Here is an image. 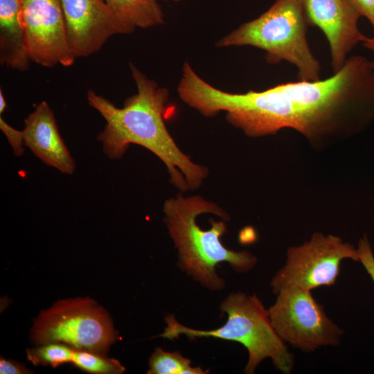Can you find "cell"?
Masks as SVG:
<instances>
[{
    "label": "cell",
    "mask_w": 374,
    "mask_h": 374,
    "mask_svg": "<svg viewBox=\"0 0 374 374\" xmlns=\"http://www.w3.org/2000/svg\"><path fill=\"white\" fill-rule=\"evenodd\" d=\"M244 107L262 136L287 127L308 138L355 131L374 120V67L367 57L353 55L326 79L249 91Z\"/></svg>",
    "instance_id": "1"
},
{
    "label": "cell",
    "mask_w": 374,
    "mask_h": 374,
    "mask_svg": "<svg viewBox=\"0 0 374 374\" xmlns=\"http://www.w3.org/2000/svg\"><path fill=\"white\" fill-rule=\"evenodd\" d=\"M130 66L137 93L127 98L123 107H116L93 90L87 94L89 105L106 122L97 136L103 152L109 159H119L130 144L141 145L163 162L170 181L181 192L199 188L208 170L193 163L169 134L164 123L168 91L132 64Z\"/></svg>",
    "instance_id": "2"
},
{
    "label": "cell",
    "mask_w": 374,
    "mask_h": 374,
    "mask_svg": "<svg viewBox=\"0 0 374 374\" xmlns=\"http://www.w3.org/2000/svg\"><path fill=\"white\" fill-rule=\"evenodd\" d=\"M165 222L169 234L178 250L181 267L193 278L211 290L222 289L224 279L216 273L220 262H226L240 273L254 267L256 257L246 251H235L226 248L220 239L226 232L224 221L211 220V228L202 230L196 224V218L202 213H212L223 220L229 217L216 204L200 196L166 200L163 204Z\"/></svg>",
    "instance_id": "3"
},
{
    "label": "cell",
    "mask_w": 374,
    "mask_h": 374,
    "mask_svg": "<svg viewBox=\"0 0 374 374\" xmlns=\"http://www.w3.org/2000/svg\"><path fill=\"white\" fill-rule=\"evenodd\" d=\"M227 314L222 326L209 330L186 327L177 321L172 314L165 318L166 327L159 335L164 339H174L184 335L193 339L212 337L236 341L243 345L249 355L244 373L253 374L265 359H271L275 368L285 374L290 373L294 366V355L287 344L274 330L268 313L257 296L244 292L229 294L220 305Z\"/></svg>",
    "instance_id": "4"
},
{
    "label": "cell",
    "mask_w": 374,
    "mask_h": 374,
    "mask_svg": "<svg viewBox=\"0 0 374 374\" xmlns=\"http://www.w3.org/2000/svg\"><path fill=\"white\" fill-rule=\"evenodd\" d=\"M310 26L301 0H276L258 17L240 25L217 43V47L250 46L266 52L270 64L286 61L301 81L320 80L321 64L307 39Z\"/></svg>",
    "instance_id": "5"
},
{
    "label": "cell",
    "mask_w": 374,
    "mask_h": 374,
    "mask_svg": "<svg viewBox=\"0 0 374 374\" xmlns=\"http://www.w3.org/2000/svg\"><path fill=\"white\" fill-rule=\"evenodd\" d=\"M37 345L62 343L75 350L105 354L117 339L108 313L89 298L60 300L41 312L30 330Z\"/></svg>",
    "instance_id": "6"
},
{
    "label": "cell",
    "mask_w": 374,
    "mask_h": 374,
    "mask_svg": "<svg viewBox=\"0 0 374 374\" xmlns=\"http://www.w3.org/2000/svg\"><path fill=\"white\" fill-rule=\"evenodd\" d=\"M276 295L267 310L274 330L285 344L306 353L340 344L343 330L328 317L311 291L288 286Z\"/></svg>",
    "instance_id": "7"
},
{
    "label": "cell",
    "mask_w": 374,
    "mask_h": 374,
    "mask_svg": "<svg viewBox=\"0 0 374 374\" xmlns=\"http://www.w3.org/2000/svg\"><path fill=\"white\" fill-rule=\"evenodd\" d=\"M285 264L273 276L271 291L297 287L311 291L333 285L339 275L344 259L359 261L357 249L333 235L314 233L310 240L287 250Z\"/></svg>",
    "instance_id": "8"
},
{
    "label": "cell",
    "mask_w": 374,
    "mask_h": 374,
    "mask_svg": "<svg viewBox=\"0 0 374 374\" xmlns=\"http://www.w3.org/2000/svg\"><path fill=\"white\" fill-rule=\"evenodd\" d=\"M21 19L28 57L41 66L72 65L75 58L60 0H21Z\"/></svg>",
    "instance_id": "9"
},
{
    "label": "cell",
    "mask_w": 374,
    "mask_h": 374,
    "mask_svg": "<svg viewBox=\"0 0 374 374\" xmlns=\"http://www.w3.org/2000/svg\"><path fill=\"white\" fill-rule=\"evenodd\" d=\"M71 48L76 57L98 51L112 36L135 28L119 18L104 0H60Z\"/></svg>",
    "instance_id": "10"
},
{
    "label": "cell",
    "mask_w": 374,
    "mask_h": 374,
    "mask_svg": "<svg viewBox=\"0 0 374 374\" xmlns=\"http://www.w3.org/2000/svg\"><path fill=\"white\" fill-rule=\"evenodd\" d=\"M310 26L319 28L330 46L332 73L345 64L348 54L366 37L358 28L362 17L355 0H301Z\"/></svg>",
    "instance_id": "11"
},
{
    "label": "cell",
    "mask_w": 374,
    "mask_h": 374,
    "mask_svg": "<svg viewBox=\"0 0 374 374\" xmlns=\"http://www.w3.org/2000/svg\"><path fill=\"white\" fill-rule=\"evenodd\" d=\"M24 142L26 148L46 165L66 175H72L75 162L63 141L53 110L40 102L24 120Z\"/></svg>",
    "instance_id": "12"
},
{
    "label": "cell",
    "mask_w": 374,
    "mask_h": 374,
    "mask_svg": "<svg viewBox=\"0 0 374 374\" xmlns=\"http://www.w3.org/2000/svg\"><path fill=\"white\" fill-rule=\"evenodd\" d=\"M21 0H0V62L12 69L26 71L29 67Z\"/></svg>",
    "instance_id": "13"
},
{
    "label": "cell",
    "mask_w": 374,
    "mask_h": 374,
    "mask_svg": "<svg viewBox=\"0 0 374 374\" xmlns=\"http://www.w3.org/2000/svg\"><path fill=\"white\" fill-rule=\"evenodd\" d=\"M112 10L133 28H150L164 23L157 0H104Z\"/></svg>",
    "instance_id": "14"
},
{
    "label": "cell",
    "mask_w": 374,
    "mask_h": 374,
    "mask_svg": "<svg viewBox=\"0 0 374 374\" xmlns=\"http://www.w3.org/2000/svg\"><path fill=\"white\" fill-rule=\"evenodd\" d=\"M200 366H191L189 359L177 352H167L157 348L149 359L148 374H204Z\"/></svg>",
    "instance_id": "15"
},
{
    "label": "cell",
    "mask_w": 374,
    "mask_h": 374,
    "mask_svg": "<svg viewBox=\"0 0 374 374\" xmlns=\"http://www.w3.org/2000/svg\"><path fill=\"white\" fill-rule=\"evenodd\" d=\"M72 363L90 373L121 374L125 371L119 361L109 358L105 354L89 350H75Z\"/></svg>",
    "instance_id": "16"
},
{
    "label": "cell",
    "mask_w": 374,
    "mask_h": 374,
    "mask_svg": "<svg viewBox=\"0 0 374 374\" xmlns=\"http://www.w3.org/2000/svg\"><path fill=\"white\" fill-rule=\"evenodd\" d=\"M75 349L62 343H48L26 350L27 358L35 365L57 367L72 362Z\"/></svg>",
    "instance_id": "17"
},
{
    "label": "cell",
    "mask_w": 374,
    "mask_h": 374,
    "mask_svg": "<svg viewBox=\"0 0 374 374\" xmlns=\"http://www.w3.org/2000/svg\"><path fill=\"white\" fill-rule=\"evenodd\" d=\"M0 129L6 136L13 153L17 157L21 156L24 152V142L23 130H18L10 125L0 114Z\"/></svg>",
    "instance_id": "18"
},
{
    "label": "cell",
    "mask_w": 374,
    "mask_h": 374,
    "mask_svg": "<svg viewBox=\"0 0 374 374\" xmlns=\"http://www.w3.org/2000/svg\"><path fill=\"white\" fill-rule=\"evenodd\" d=\"M357 252L360 262L374 282V254L366 235L358 242Z\"/></svg>",
    "instance_id": "19"
},
{
    "label": "cell",
    "mask_w": 374,
    "mask_h": 374,
    "mask_svg": "<svg viewBox=\"0 0 374 374\" xmlns=\"http://www.w3.org/2000/svg\"><path fill=\"white\" fill-rule=\"evenodd\" d=\"M30 373V370L26 368L23 364H21L13 360H8L1 357V374H24Z\"/></svg>",
    "instance_id": "20"
},
{
    "label": "cell",
    "mask_w": 374,
    "mask_h": 374,
    "mask_svg": "<svg viewBox=\"0 0 374 374\" xmlns=\"http://www.w3.org/2000/svg\"><path fill=\"white\" fill-rule=\"evenodd\" d=\"M362 17H366L374 28V0H355Z\"/></svg>",
    "instance_id": "21"
},
{
    "label": "cell",
    "mask_w": 374,
    "mask_h": 374,
    "mask_svg": "<svg viewBox=\"0 0 374 374\" xmlns=\"http://www.w3.org/2000/svg\"><path fill=\"white\" fill-rule=\"evenodd\" d=\"M362 44L364 48L370 51L374 55V37H366L362 42ZM371 63L374 67V59L371 60Z\"/></svg>",
    "instance_id": "22"
},
{
    "label": "cell",
    "mask_w": 374,
    "mask_h": 374,
    "mask_svg": "<svg viewBox=\"0 0 374 374\" xmlns=\"http://www.w3.org/2000/svg\"><path fill=\"white\" fill-rule=\"evenodd\" d=\"M6 107V102L2 90H0V114L4 112Z\"/></svg>",
    "instance_id": "23"
},
{
    "label": "cell",
    "mask_w": 374,
    "mask_h": 374,
    "mask_svg": "<svg viewBox=\"0 0 374 374\" xmlns=\"http://www.w3.org/2000/svg\"><path fill=\"white\" fill-rule=\"evenodd\" d=\"M170 1H174V2H177V1H180L181 0H170Z\"/></svg>",
    "instance_id": "24"
}]
</instances>
